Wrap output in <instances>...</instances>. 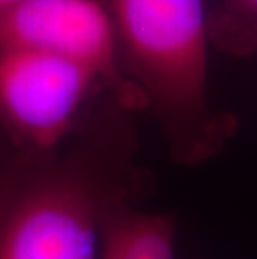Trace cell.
Wrapping results in <instances>:
<instances>
[{
	"label": "cell",
	"mask_w": 257,
	"mask_h": 259,
	"mask_svg": "<svg viewBox=\"0 0 257 259\" xmlns=\"http://www.w3.org/2000/svg\"><path fill=\"white\" fill-rule=\"evenodd\" d=\"M2 49H24L77 62L99 75L122 107H142L139 94L120 69L107 2L24 0L0 17Z\"/></svg>",
	"instance_id": "277c9868"
},
{
	"label": "cell",
	"mask_w": 257,
	"mask_h": 259,
	"mask_svg": "<svg viewBox=\"0 0 257 259\" xmlns=\"http://www.w3.org/2000/svg\"><path fill=\"white\" fill-rule=\"evenodd\" d=\"M177 234L172 214L122 202L104 221L97 259H177Z\"/></svg>",
	"instance_id": "5b68a950"
},
{
	"label": "cell",
	"mask_w": 257,
	"mask_h": 259,
	"mask_svg": "<svg viewBox=\"0 0 257 259\" xmlns=\"http://www.w3.org/2000/svg\"><path fill=\"white\" fill-rule=\"evenodd\" d=\"M124 77L161 124L172 157L200 164L236 131L207 97L209 25L202 0H109Z\"/></svg>",
	"instance_id": "7a4b0ae2"
},
{
	"label": "cell",
	"mask_w": 257,
	"mask_h": 259,
	"mask_svg": "<svg viewBox=\"0 0 257 259\" xmlns=\"http://www.w3.org/2000/svg\"><path fill=\"white\" fill-rule=\"evenodd\" d=\"M226 15L217 32L219 42L236 52H250L257 47V0H224Z\"/></svg>",
	"instance_id": "8992f818"
},
{
	"label": "cell",
	"mask_w": 257,
	"mask_h": 259,
	"mask_svg": "<svg viewBox=\"0 0 257 259\" xmlns=\"http://www.w3.org/2000/svg\"><path fill=\"white\" fill-rule=\"evenodd\" d=\"M106 89L95 72L48 54L0 51V129L5 141L32 152L65 144L82 125L90 96Z\"/></svg>",
	"instance_id": "3957f363"
},
{
	"label": "cell",
	"mask_w": 257,
	"mask_h": 259,
	"mask_svg": "<svg viewBox=\"0 0 257 259\" xmlns=\"http://www.w3.org/2000/svg\"><path fill=\"white\" fill-rule=\"evenodd\" d=\"M20 2H24V0H0V17L5 12H9L12 7H15V5H19Z\"/></svg>",
	"instance_id": "52a82bcc"
},
{
	"label": "cell",
	"mask_w": 257,
	"mask_h": 259,
	"mask_svg": "<svg viewBox=\"0 0 257 259\" xmlns=\"http://www.w3.org/2000/svg\"><path fill=\"white\" fill-rule=\"evenodd\" d=\"M120 120L82 127L59 149L0 147V259H97L109 212L144 174Z\"/></svg>",
	"instance_id": "6da1fadb"
}]
</instances>
